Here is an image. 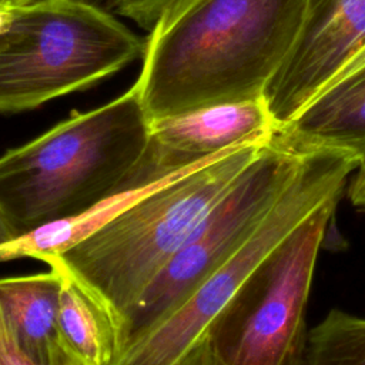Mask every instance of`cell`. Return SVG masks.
Instances as JSON below:
<instances>
[{
    "label": "cell",
    "mask_w": 365,
    "mask_h": 365,
    "mask_svg": "<svg viewBox=\"0 0 365 365\" xmlns=\"http://www.w3.org/2000/svg\"><path fill=\"white\" fill-rule=\"evenodd\" d=\"M0 365H37L19 346L0 308Z\"/></svg>",
    "instance_id": "cell-15"
},
{
    "label": "cell",
    "mask_w": 365,
    "mask_h": 365,
    "mask_svg": "<svg viewBox=\"0 0 365 365\" xmlns=\"http://www.w3.org/2000/svg\"><path fill=\"white\" fill-rule=\"evenodd\" d=\"M60 272L58 325L68 351L83 365H113L118 352L113 319L80 284Z\"/></svg>",
    "instance_id": "cell-12"
},
{
    "label": "cell",
    "mask_w": 365,
    "mask_h": 365,
    "mask_svg": "<svg viewBox=\"0 0 365 365\" xmlns=\"http://www.w3.org/2000/svg\"><path fill=\"white\" fill-rule=\"evenodd\" d=\"M6 1L10 7H20V6H29V4L43 3V1H48V0H6Z\"/></svg>",
    "instance_id": "cell-21"
},
{
    "label": "cell",
    "mask_w": 365,
    "mask_h": 365,
    "mask_svg": "<svg viewBox=\"0 0 365 365\" xmlns=\"http://www.w3.org/2000/svg\"><path fill=\"white\" fill-rule=\"evenodd\" d=\"M274 135L275 125L264 98L207 106L151 120L140 165L164 180L231 148L271 141Z\"/></svg>",
    "instance_id": "cell-9"
},
{
    "label": "cell",
    "mask_w": 365,
    "mask_h": 365,
    "mask_svg": "<svg viewBox=\"0 0 365 365\" xmlns=\"http://www.w3.org/2000/svg\"><path fill=\"white\" fill-rule=\"evenodd\" d=\"M341 197L328 198L284 237L212 319L205 335L227 365H305V308Z\"/></svg>",
    "instance_id": "cell-5"
},
{
    "label": "cell",
    "mask_w": 365,
    "mask_h": 365,
    "mask_svg": "<svg viewBox=\"0 0 365 365\" xmlns=\"http://www.w3.org/2000/svg\"><path fill=\"white\" fill-rule=\"evenodd\" d=\"M301 155L275 138L264 145L145 289L120 329L117 356L161 322L250 238L292 180Z\"/></svg>",
    "instance_id": "cell-7"
},
{
    "label": "cell",
    "mask_w": 365,
    "mask_h": 365,
    "mask_svg": "<svg viewBox=\"0 0 365 365\" xmlns=\"http://www.w3.org/2000/svg\"><path fill=\"white\" fill-rule=\"evenodd\" d=\"M268 143L231 148L160 181L44 262L70 275L107 311L118 339L153 279Z\"/></svg>",
    "instance_id": "cell-3"
},
{
    "label": "cell",
    "mask_w": 365,
    "mask_h": 365,
    "mask_svg": "<svg viewBox=\"0 0 365 365\" xmlns=\"http://www.w3.org/2000/svg\"><path fill=\"white\" fill-rule=\"evenodd\" d=\"M305 365H365V318L329 311L308 331Z\"/></svg>",
    "instance_id": "cell-13"
},
{
    "label": "cell",
    "mask_w": 365,
    "mask_h": 365,
    "mask_svg": "<svg viewBox=\"0 0 365 365\" xmlns=\"http://www.w3.org/2000/svg\"><path fill=\"white\" fill-rule=\"evenodd\" d=\"M101 9L134 21L148 33L178 0H88Z\"/></svg>",
    "instance_id": "cell-14"
},
{
    "label": "cell",
    "mask_w": 365,
    "mask_h": 365,
    "mask_svg": "<svg viewBox=\"0 0 365 365\" xmlns=\"http://www.w3.org/2000/svg\"><path fill=\"white\" fill-rule=\"evenodd\" d=\"M63 275L50 271L0 278V308L19 346L37 365H83L67 348L58 325Z\"/></svg>",
    "instance_id": "cell-11"
},
{
    "label": "cell",
    "mask_w": 365,
    "mask_h": 365,
    "mask_svg": "<svg viewBox=\"0 0 365 365\" xmlns=\"http://www.w3.org/2000/svg\"><path fill=\"white\" fill-rule=\"evenodd\" d=\"M365 43V0H308L294 48L264 91L275 133L288 124Z\"/></svg>",
    "instance_id": "cell-8"
},
{
    "label": "cell",
    "mask_w": 365,
    "mask_h": 365,
    "mask_svg": "<svg viewBox=\"0 0 365 365\" xmlns=\"http://www.w3.org/2000/svg\"><path fill=\"white\" fill-rule=\"evenodd\" d=\"M145 43L88 0L11 7L0 30V113L88 88L143 57Z\"/></svg>",
    "instance_id": "cell-4"
},
{
    "label": "cell",
    "mask_w": 365,
    "mask_h": 365,
    "mask_svg": "<svg viewBox=\"0 0 365 365\" xmlns=\"http://www.w3.org/2000/svg\"><path fill=\"white\" fill-rule=\"evenodd\" d=\"M0 3H7V1L6 0H0Z\"/></svg>",
    "instance_id": "cell-22"
},
{
    "label": "cell",
    "mask_w": 365,
    "mask_h": 365,
    "mask_svg": "<svg viewBox=\"0 0 365 365\" xmlns=\"http://www.w3.org/2000/svg\"><path fill=\"white\" fill-rule=\"evenodd\" d=\"M150 140L135 83L120 97L74 113L0 157V211L20 238L77 217L134 180Z\"/></svg>",
    "instance_id": "cell-2"
},
{
    "label": "cell",
    "mask_w": 365,
    "mask_h": 365,
    "mask_svg": "<svg viewBox=\"0 0 365 365\" xmlns=\"http://www.w3.org/2000/svg\"><path fill=\"white\" fill-rule=\"evenodd\" d=\"M308 0H178L145 41L135 80L148 120L264 98Z\"/></svg>",
    "instance_id": "cell-1"
},
{
    "label": "cell",
    "mask_w": 365,
    "mask_h": 365,
    "mask_svg": "<svg viewBox=\"0 0 365 365\" xmlns=\"http://www.w3.org/2000/svg\"><path fill=\"white\" fill-rule=\"evenodd\" d=\"M16 238L17 237H16L14 231L11 230V227L9 225L7 220L4 218L3 212L0 211V247L7 244V242H10V241H13V240H16Z\"/></svg>",
    "instance_id": "cell-19"
},
{
    "label": "cell",
    "mask_w": 365,
    "mask_h": 365,
    "mask_svg": "<svg viewBox=\"0 0 365 365\" xmlns=\"http://www.w3.org/2000/svg\"><path fill=\"white\" fill-rule=\"evenodd\" d=\"M11 13V7L7 3H0V30L6 26V23L9 21Z\"/></svg>",
    "instance_id": "cell-20"
},
{
    "label": "cell",
    "mask_w": 365,
    "mask_h": 365,
    "mask_svg": "<svg viewBox=\"0 0 365 365\" xmlns=\"http://www.w3.org/2000/svg\"><path fill=\"white\" fill-rule=\"evenodd\" d=\"M274 138L302 154L329 150L365 154V63L331 80Z\"/></svg>",
    "instance_id": "cell-10"
},
{
    "label": "cell",
    "mask_w": 365,
    "mask_h": 365,
    "mask_svg": "<svg viewBox=\"0 0 365 365\" xmlns=\"http://www.w3.org/2000/svg\"><path fill=\"white\" fill-rule=\"evenodd\" d=\"M356 165L346 153H302L292 180L250 238L113 365H175L265 255L322 202L342 195Z\"/></svg>",
    "instance_id": "cell-6"
},
{
    "label": "cell",
    "mask_w": 365,
    "mask_h": 365,
    "mask_svg": "<svg viewBox=\"0 0 365 365\" xmlns=\"http://www.w3.org/2000/svg\"><path fill=\"white\" fill-rule=\"evenodd\" d=\"M175 365H227L211 346L204 334Z\"/></svg>",
    "instance_id": "cell-16"
},
{
    "label": "cell",
    "mask_w": 365,
    "mask_h": 365,
    "mask_svg": "<svg viewBox=\"0 0 365 365\" xmlns=\"http://www.w3.org/2000/svg\"><path fill=\"white\" fill-rule=\"evenodd\" d=\"M348 198L358 211L365 212V154L361 157L348 187Z\"/></svg>",
    "instance_id": "cell-17"
},
{
    "label": "cell",
    "mask_w": 365,
    "mask_h": 365,
    "mask_svg": "<svg viewBox=\"0 0 365 365\" xmlns=\"http://www.w3.org/2000/svg\"><path fill=\"white\" fill-rule=\"evenodd\" d=\"M365 63V43L359 47V50L346 61V64L339 70V73L335 76V77H338V76H341V74H344V73H348V71H351V70H354V68H356V67H359L361 64H364ZM334 77V78H335ZM332 78V80H334Z\"/></svg>",
    "instance_id": "cell-18"
}]
</instances>
